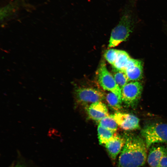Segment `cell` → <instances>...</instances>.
<instances>
[{
	"mask_svg": "<svg viewBox=\"0 0 167 167\" xmlns=\"http://www.w3.org/2000/svg\"><path fill=\"white\" fill-rule=\"evenodd\" d=\"M124 145L119 156L118 167H141L147 158L145 141L138 135L125 138Z\"/></svg>",
	"mask_w": 167,
	"mask_h": 167,
	"instance_id": "1",
	"label": "cell"
},
{
	"mask_svg": "<svg viewBox=\"0 0 167 167\" xmlns=\"http://www.w3.org/2000/svg\"><path fill=\"white\" fill-rule=\"evenodd\" d=\"M133 20L131 14L126 11L118 24L112 30L108 45L109 48L115 47L125 41L132 31Z\"/></svg>",
	"mask_w": 167,
	"mask_h": 167,
	"instance_id": "2",
	"label": "cell"
},
{
	"mask_svg": "<svg viewBox=\"0 0 167 167\" xmlns=\"http://www.w3.org/2000/svg\"><path fill=\"white\" fill-rule=\"evenodd\" d=\"M141 133L148 148L156 143H167V124L154 123L144 127Z\"/></svg>",
	"mask_w": 167,
	"mask_h": 167,
	"instance_id": "3",
	"label": "cell"
},
{
	"mask_svg": "<svg viewBox=\"0 0 167 167\" xmlns=\"http://www.w3.org/2000/svg\"><path fill=\"white\" fill-rule=\"evenodd\" d=\"M96 75L99 84L105 90L112 92L121 98V89L114 77L107 70L105 62H101L97 72Z\"/></svg>",
	"mask_w": 167,
	"mask_h": 167,
	"instance_id": "4",
	"label": "cell"
},
{
	"mask_svg": "<svg viewBox=\"0 0 167 167\" xmlns=\"http://www.w3.org/2000/svg\"><path fill=\"white\" fill-rule=\"evenodd\" d=\"M75 97L77 101L83 105L90 104L101 101L105 98L104 93L98 89L87 87H80L75 91Z\"/></svg>",
	"mask_w": 167,
	"mask_h": 167,
	"instance_id": "5",
	"label": "cell"
},
{
	"mask_svg": "<svg viewBox=\"0 0 167 167\" xmlns=\"http://www.w3.org/2000/svg\"><path fill=\"white\" fill-rule=\"evenodd\" d=\"M142 90V85L138 81L128 82L121 90L122 101L127 105H133L140 98Z\"/></svg>",
	"mask_w": 167,
	"mask_h": 167,
	"instance_id": "6",
	"label": "cell"
},
{
	"mask_svg": "<svg viewBox=\"0 0 167 167\" xmlns=\"http://www.w3.org/2000/svg\"><path fill=\"white\" fill-rule=\"evenodd\" d=\"M118 125L126 131L134 130L139 128V120L133 115L117 113L113 115Z\"/></svg>",
	"mask_w": 167,
	"mask_h": 167,
	"instance_id": "7",
	"label": "cell"
},
{
	"mask_svg": "<svg viewBox=\"0 0 167 167\" xmlns=\"http://www.w3.org/2000/svg\"><path fill=\"white\" fill-rule=\"evenodd\" d=\"M126 74L130 81H138L143 75V63L140 60L131 58L126 66Z\"/></svg>",
	"mask_w": 167,
	"mask_h": 167,
	"instance_id": "8",
	"label": "cell"
},
{
	"mask_svg": "<svg viewBox=\"0 0 167 167\" xmlns=\"http://www.w3.org/2000/svg\"><path fill=\"white\" fill-rule=\"evenodd\" d=\"M86 110L89 118L96 121L99 122L104 118L109 115L106 105L101 101L96 102L86 106Z\"/></svg>",
	"mask_w": 167,
	"mask_h": 167,
	"instance_id": "9",
	"label": "cell"
},
{
	"mask_svg": "<svg viewBox=\"0 0 167 167\" xmlns=\"http://www.w3.org/2000/svg\"><path fill=\"white\" fill-rule=\"evenodd\" d=\"M125 142V138L117 134L105 144L109 156L112 159L115 160L121 151Z\"/></svg>",
	"mask_w": 167,
	"mask_h": 167,
	"instance_id": "10",
	"label": "cell"
},
{
	"mask_svg": "<svg viewBox=\"0 0 167 167\" xmlns=\"http://www.w3.org/2000/svg\"><path fill=\"white\" fill-rule=\"evenodd\" d=\"M167 156V148L164 146H152L150 148L147 161L151 167H159L162 158Z\"/></svg>",
	"mask_w": 167,
	"mask_h": 167,
	"instance_id": "11",
	"label": "cell"
},
{
	"mask_svg": "<svg viewBox=\"0 0 167 167\" xmlns=\"http://www.w3.org/2000/svg\"><path fill=\"white\" fill-rule=\"evenodd\" d=\"M131 58L126 52L119 50L116 59L112 66L113 68L125 71L127 64Z\"/></svg>",
	"mask_w": 167,
	"mask_h": 167,
	"instance_id": "12",
	"label": "cell"
},
{
	"mask_svg": "<svg viewBox=\"0 0 167 167\" xmlns=\"http://www.w3.org/2000/svg\"><path fill=\"white\" fill-rule=\"evenodd\" d=\"M98 138L100 144L104 145L117 134L99 125L97 128Z\"/></svg>",
	"mask_w": 167,
	"mask_h": 167,
	"instance_id": "13",
	"label": "cell"
},
{
	"mask_svg": "<svg viewBox=\"0 0 167 167\" xmlns=\"http://www.w3.org/2000/svg\"><path fill=\"white\" fill-rule=\"evenodd\" d=\"M112 75L116 82L121 90L129 81L125 71L113 68Z\"/></svg>",
	"mask_w": 167,
	"mask_h": 167,
	"instance_id": "14",
	"label": "cell"
},
{
	"mask_svg": "<svg viewBox=\"0 0 167 167\" xmlns=\"http://www.w3.org/2000/svg\"><path fill=\"white\" fill-rule=\"evenodd\" d=\"M99 125L114 132H116L118 126L113 115H109L102 118L99 121Z\"/></svg>",
	"mask_w": 167,
	"mask_h": 167,
	"instance_id": "15",
	"label": "cell"
},
{
	"mask_svg": "<svg viewBox=\"0 0 167 167\" xmlns=\"http://www.w3.org/2000/svg\"><path fill=\"white\" fill-rule=\"evenodd\" d=\"M109 105L113 109L118 111L121 108L122 99L119 98L114 93L110 92L105 97Z\"/></svg>",
	"mask_w": 167,
	"mask_h": 167,
	"instance_id": "16",
	"label": "cell"
},
{
	"mask_svg": "<svg viewBox=\"0 0 167 167\" xmlns=\"http://www.w3.org/2000/svg\"><path fill=\"white\" fill-rule=\"evenodd\" d=\"M119 50L110 49L105 53L104 57L106 60L112 66L113 65L117 58Z\"/></svg>",
	"mask_w": 167,
	"mask_h": 167,
	"instance_id": "17",
	"label": "cell"
},
{
	"mask_svg": "<svg viewBox=\"0 0 167 167\" xmlns=\"http://www.w3.org/2000/svg\"><path fill=\"white\" fill-rule=\"evenodd\" d=\"M159 167H167V156H163L159 163Z\"/></svg>",
	"mask_w": 167,
	"mask_h": 167,
	"instance_id": "18",
	"label": "cell"
},
{
	"mask_svg": "<svg viewBox=\"0 0 167 167\" xmlns=\"http://www.w3.org/2000/svg\"><path fill=\"white\" fill-rule=\"evenodd\" d=\"M15 167H21V166H17Z\"/></svg>",
	"mask_w": 167,
	"mask_h": 167,
	"instance_id": "19",
	"label": "cell"
},
{
	"mask_svg": "<svg viewBox=\"0 0 167 167\" xmlns=\"http://www.w3.org/2000/svg\"></svg>",
	"mask_w": 167,
	"mask_h": 167,
	"instance_id": "20",
	"label": "cell"
}]
</instances>
